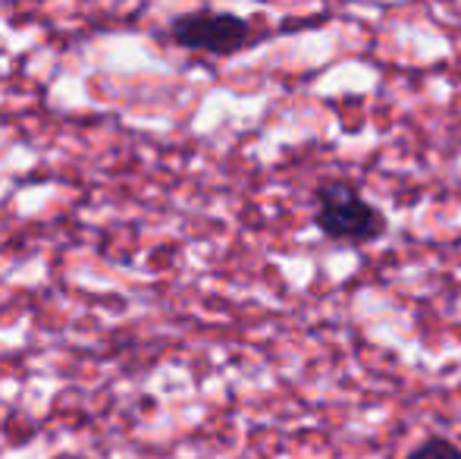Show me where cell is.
I'll use <instances>...</instances> for the list:
<instances>
[{"mask_svg":"<svg viewBox=\"0 0 461 459\" xmlns=\"http://www.w3.org/2000/svg\"><path fill=\"white\" fill-rule=\"evenodd\" d=\"M314 224L333 243L367 245L389 233V221L348 179H323L314 189Z\"/></svg>","mask_w":461,"mask_h":459,"instance_id":"cell-1","label":"cell"},{"mask_svg":"<svg viewBox=\"0 0 461 459\" xmlns=\"http://www.w3.org/2000/svg\"><path fill=\"white\" fill-rule=\"evenodd\" d=\"M170 38L185 50H204L211 57H232L258 41L255 23L226 10H192L170 23Z\"/></svg>","mask_w":461,"mask_h":459,"instance_id":"cell-2","label":"cell"},{"mask_svg":"<svg viewBox=\"0 0 461 459\" xmlns=\"http://www.w3.org/2000/svg\"><path fill=\"white\" fill-rule=\"evenodd\" d=\"M408 459H461V447L458 444H452L449 437H427V441H420L418 447L408 454Z\"/></svg>","mask_w":461,"mask_h":459,"instance_id":"cell-3","label":"cell"}]
</instances>
